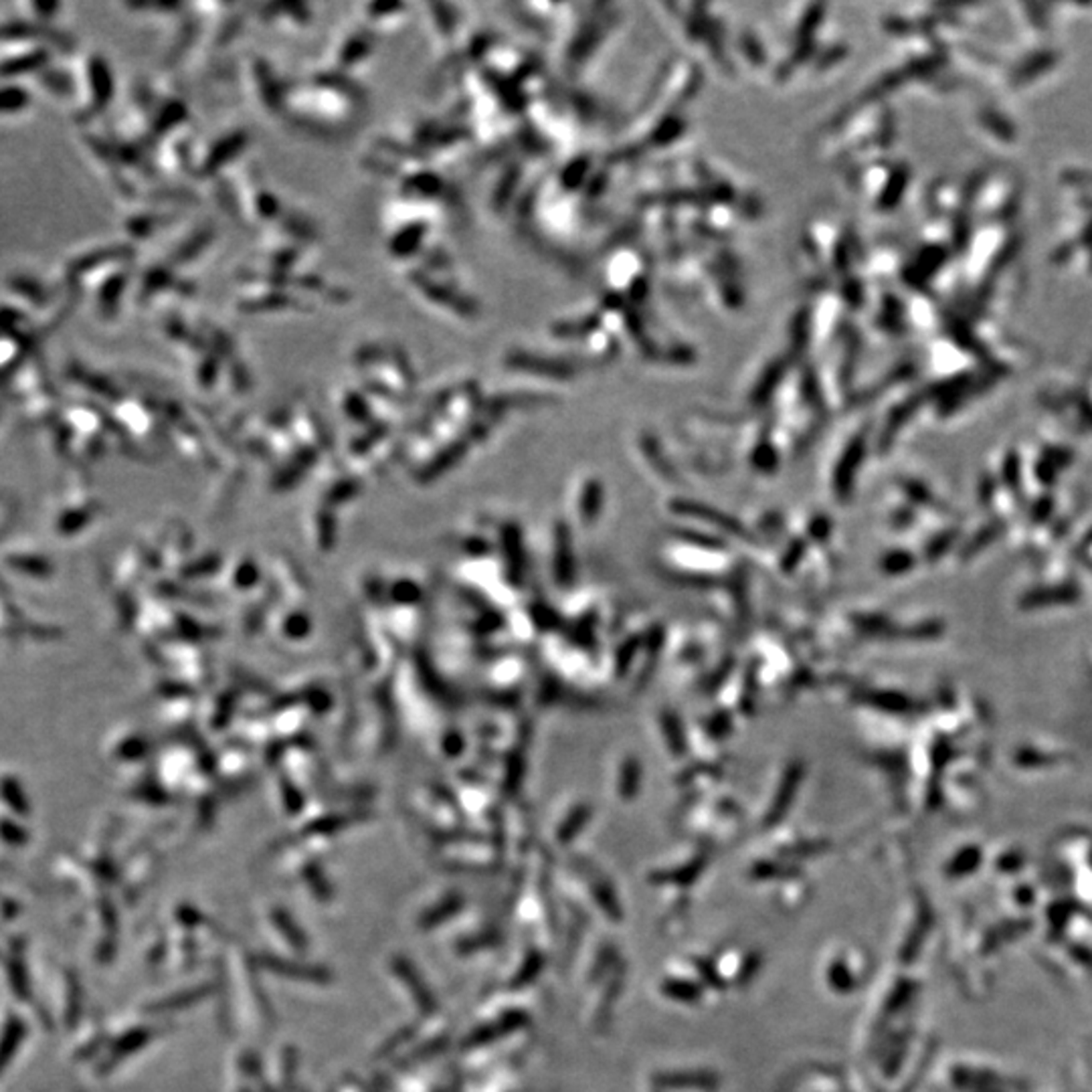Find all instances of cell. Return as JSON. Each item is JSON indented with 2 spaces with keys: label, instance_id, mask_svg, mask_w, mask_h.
<instances>
[{
  "label": "cell",
  "instance_id": "4",
  "mask_svg": "<svg viewBox=\"0 0 1092 1092\" xmlns=\"http://www.w3.org/2000/svg\"><path fill=\"white\" fill-rule=\"evenodd\" d=\"M409 184H411L413 191H419L425 196H432L433 193L441 191V182L437 177H433V174H417V177H413L409 180Z\"/></svg>",
  "mask_w": 1092,
  "mask_h": 1092
},
{
  "label": "cell",
  "instance_id": "5",
  "mask_svg": "<svg viewBox=\"0 0 1092 1092\" xmlns=\"http://www.w3.org/2000/svg\"><path fill=\"white\" fill-rule=\"evenodd\" d=\"M370 49V45L366 39H354L346 45V49L342 53V63H354L360 57H365Z\"/></svg>",
  "mask_w": 1092,
  "mask_h": 1092
},
{
  "label": "cell",
  "instance_id": "1",
  "mask_svg": "<svg viewBox=\"0 0 1092 1092\" xmlns=\"http://www.w3.org/2000/svg\"><path fill=\"white\" fill-rule=\"evenodd\" d=\"M243 144H246V136H243V134L229 136L223 144L217 146L213 150V153L208 154V158H206V170L213 172L220 165H225V160L231 158V156H235L239 153V150L243 148Z\"/></svg>",
  "mask_w": 1092,
  "mask_h": 1092
},
{
  "label": "cell",
  "instance_id": "3",
  "mask_svg": "<svg viewBox=\"0 0 1092 1092\" xmlns=\"http://www.w3.org/2000/svg\"><path fill=\"white\" fill-rule=\"evenodd\" d=\"M601 490L597 487V484H591V487H587V492L583 496V504H580V514L589 522V520H595L597 513H599V506H601Z\"/></svg>",
  "mask_w": 1092,
  "mask_h": 1092
},
{
  "label": "cell",
  "instance_id": "2",
  "mask_svg": "<svg viewBox=\"0 0 1092 1092\" xmlns=\"http://www.w3.org/2000/svg\"><path fill=\"white\" fill-rule=\"evenodd\" d=\"M423 227L421 225H413V227H406L405 231L393 239V251L399 253V255H406L415 251L419 247L421 237H423Z\"/></svg>",
  "mask_w": 1092,
  "mask_h": 1092
}]
</instances>
